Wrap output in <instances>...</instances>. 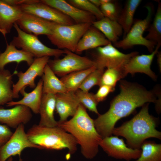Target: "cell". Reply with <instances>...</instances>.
Returning <instances> with one entry per match:
<instances>
[{
	"instance_id": "9c48e42d",
	"label": "cell",
	"mask_w": 161,
	"mask_h": 161,
	"mask_svg": "<svg viewBox=\"0 0 161 161\" xmlns=\"http://www.w3.org/2000/svg\"><path fill=\"white\" fill-rule=\"evenodd\" d=\"M138 54L139 52L137 51L128 54L122 53L110 42L96 49L93 61L97 68H114L123 69L128 61Z\"/></svg>"
},
{
	"instance_id": "44dd1931",
	"label": "cell",
	"mask_w": 161,
	"mask_h": 161,
	"mask_svg": "<svg viewBox=\"0 0 161 161\" xmlns=\"http://www.w3.org/2000/svg\"><path fill=\"white\" fill-rule=\"evenodd\" d=\"M43 81L39 80L34 89L29 93L27 92L24 88L21 90L20 93L23 96L21 100L17 101H11L6 105L8 107L21 105L29 108L34 113L38 114L43 95Z\"/></svg>"
},
{
	"instance_id": "7bdbcfd3",
	"label": "cell",
	"mask_w": 161,
	"mask_h": 161,
	"mask_svg": "<svg viewBox=\"0 0 161 161\" xmlns=\"http://www.w3.org/2000/svg\"><path fill=\"white\" fill-rule=\"evenodd\" d=\"M1 53V52H0V54Z\"/></svg>"
},
{
	"instance_id": "60d3db41",
	"label": "cell",
	"mask_w": 161,
	"mask_h": 161,
	"mask_svg": "<svg viewBox=\"0 0 161 161\" xmlns=\"http://www.w3.org/2000/svg\"><path fill=\"white\" fill-rule=\"evenodd\" d=\"M112 1L111 0H100L101 5L109 2Z\"/></svg>"
},
{
	"instance_id": "d6986e66",
	"label": "cell",
	"mask_w": 161,
	"mask_h": 161,
	"mask_svg": "<svg viewBox=\"0 0 161 161\" xmlns=\"http://www.w3.org/2000/svg\"><path fill=\"white\" fill-rule=\"evenodd\" d=\"M23 13L19 6L11 5L0 0V32L5 38Z\"/></svg>"
},
{
	"instance_id": "f35d334b",
	"label": "cell",
	"mask_w": 161,
	"mask_h": 161,
	"mask_svg": "<svg viewBox=\"0 0 161 161\" xmlns=\"http://www.w3.org/2000/svg\"><path fill=\"white\" fill-rule=\"evenodd\" d=\"M157 57V62L159 67L161 69V52L158 51L156 55Z\"/></svg>"
},
{
	"instance_id": "4316f807",
	"label": "cell",
	"mask_w": 161,
	"mask_h": 161,
	"mask_svg": "<svg viewBox=\"0 0 161 161\" xmlns=\"http://www.w3.org/2000/svg\"><path fill=\"white\" fill-rule=\"evenodd\" d=\"M13 75L7 69L0 70V107L13 101Z\"/></svg>"
},
{
	"instance_id": "30bf717a",
	"label": "cell",
	"mask_w": 161,
	"mask_h": 161,
	"mask_svg": "<svg viewBox=\"0 0 161 161\" xmlns=\"http://www.w3.org/2000/svg\"><path fill=\"white\" fill-rule=\"evenodd\" d=\"M30 148L42 149L30 140L25 131L24 125L21 124L16 129L7 141L0 147V161H6L12 156L16 155H18L21 161L22 151Z\"/></svg>"
},
{
	"instance_id": "8fae6325",
	"label": "cell",
	"mask_w": 161,
	"mask_h": 161,
	"mask_svg": "<svg viewBox=\"0 0 161 161\" xmlns=\"http://www.w3.org/2000/svg\"><path fill=\"white\" fill-rule=\"evenodd\" d=\"M49 57L35 58L32 63L24 72L15 71L18 77V80L13 85L14 98H18L19 93L22 89L28 86L34 89L36 86L35 80L37 77H42L45 68L48 64Z\"/></svg>"
},
{
	"instance_id": "7402d4cb",
	"label": "cell",
	"mask_w": 161,
	"mask_h": 161,
	"mask_svg": "<svg viewBox=\"0 0 161 161\" xmlns=\"http://www.w3.org/2000/svg\"><path fill=\"white\" fill-rule=\"evenodd\" d=\"M55 103V95L43 94L39 112L40 115L39 125L47 127L57 126L58 121L55 120L54 116Z\"/></svg>"
},
{
	"instance_id": "603a6c76",
	"label": "cell",
	"mask_w": 161,
	"mask_h": 161,
	"mask_svg": "<svg viewBox=\"0 0 161 161\" xmlns=\"http://www.w3.org/2000/svg\"><path fill=\"white\" fill-rule=\"evenodd\" d=\"M34 57L30 53L22 49H18L14 45L7 43L4 51L0 54V70L4 69L5 65L12 62L17 64L26 62L28 66L33 62Z\"/></svg>"
},
{
	"instance_id": "b9f144b4",
	"label": "cell",
	"mask_w": 161,
	"mask_h": 161,
	"mask_svg": "<svg viewBox=\"0 0 161 161\" xmlns=\"http://www.w3.org/2000/svg\"><path fill=\"white\" fill-rule=\"evenodd\" d=\"M13 161V159L12 157H10V158H9L7 160V161Z\"/></svg>"
},
{
	"instance_id": "f546056e",
	"label": "cell",
	"mask_w": 161,
	"mask_h": 161,
	"mask_svg": "<svg viewBox=\"0 0 161 161\" xmlns=\"http://www.w3.org/2000/svg\"><path fill=\"white\" fill-rule=\"evenodd\" d=\"M157 10L152 23L147 30L148 33L145 38L161 45V3L157 1Z\"/></svg>"
},
{
	"instance_id": "ffe728a7",
	"label": "cell",
	"mask_w": 161,
	"mask_h": 161,
	"mask_svg": "<svg viewBox=\"0 0 161 161\" xmlns=\"http://www.w3.org/2000/svg\"><path fill=\"white\" fill-rule=\"evenodd\" d=\"M110 43L102 32L92 25L80 39L75 52L80 54L85 50L96 49Z\"/></svg>"
},
{
	"instance_id": "d4e9b609",
	"label": "cell",
	"mask_w": 161,
	"mask_h": 161,
	"mask_svg": "<svg viewBox=\"0 0 161 161\" xmlns=\"http://www.w3.org/2000/svg\"><path fill=\"white\" fill-rule=\"evenodd\" d=\"M41 79L43 81V94L55 95L67 92L63 83L58 78L47 64L45 68Z\"/></svg>"
},
{
	"instance_id": "6da1fadb",
	"label": "cell",
	"mask_w": 161,
	"mask_h": 161,
	"mask_svg": "<svg viewBox=\"0 0 161 161\" xmlns=\"http://www.w3.org/2000/svg\"><path fill=\"white\" fill-rule=\"evenodd\" d=\"M120 87V92L111 101L109 110L94 120L95 128L102 138L112 135L118 121L137 108L149 102L156 103V107L160 106L155 93L140 85L123 80Z\"/></svg>"
},
{
	"instance_id": "ba28073f",
	"label": "cell",
	"mask_w": 161,
	"mask_h": 161,
	"mask_svg": "<svg viewBox=\"0 0 161 161\" xmlns=\"http://www.w3.org/2000/svg\"><path fill=\"white\" fill-rule=\"evenodd\" d=\"M64 50L66 55L63 58L49 59L47 64L57 76L62 77L72 72L95 66L93 60L68 50Z\"/></svg>"
},
{
	"instance_id": "1f68e13d",
	"label": "cell",
	"mask_w": 161,
	"mask_h": 161,
	"mask_svg": "<svg viewBox=\"0 0 161 161\" xmlns=\"http://www.w3.org/2000/svg\"><path fill=\"white\" fill-rule=\"evenodd\" d=\"M75 92L80 104L89 111L98 115L99 114L97 108L98 103L95 97L94 94L84 92L80 89Z\"/></svg>"
},
{
	"instance_id": "8d00e7d4",
	"label": "cell",
	"mask_w": 161,
	"mask_h": 161,
	"mask_svg": "<svg viewBox=\"0 0 161 161\" xmlns=\"http://www.w3.org/2000/svg\"><path fill=\"white\" fill-rule=\"evenodd\" d=\"M13 133L9 127L0 123V147L7 141Z\"/></svg>"
},
{
	"instance_id": "5b68a950",
	"label": "cell",
	"mask_w": 161,
	"mask_h": 161,
	"mask_svg": "<svg viewBox=\"0 0 161 161\" xmlns=\"http://www.w3.org/2000/svg\"><path fill=\"white\" fill-rule=\"evenodd\" d=\"M92 25L90 23L70 25L55 23L51 33L47 37L58 49L74 52L80 39Z\"/></svg>"
},
{
	"instance_id": "277c9868",
	"label": "cell",
	"mask_w": 161,
	"mask_h": 161,
	"mask_svg": "<svg viewBox=\"0 0 161 161\" xmlns=\"http://www.w3.org/2000/svg\"><path fill=\"white\" fill-rule=\"evenodd\" d=\"M30 140L42 149L59 150L66 148L71 154L77 150V142L69 133L57 126L47 127L34 124L27 133Z\"/></svg>"
},
{
	"instance_id": "83f0119b",
	"label": "cell",
	"mask_w": 161,
	"mask_h": 161,
	"mask_svg": "<svg viewBox=\"0 0 161 161\" xmlns=\"http://www.w3.org/2000/svg\"><path fill=\"white\" fill-rule=\"evenodd\" d=\"M94 66L85 69L74 72L61 78L67 92H75L79 88L86 77L96 69Z\"/></svg>"
},
{
	"instance_id": "5bb4252c",
	"label": "cell",
	"mask_w": 161,
	"mask_h": 161,
	"mask_svg": "<svg viewBox=\"0 0 161 161\" xmlns=\"http://www.w3.org/2000/svg\"><path fill=\"white\" fill-rule=\"evenodd\" d=\"M16 23L24 32L37 36L49 35L56 23L23 12Z\"/></svg>"
},
{
	"instance_id": "9a60e30c",
	"label": "cell",
	"mask_w": 161,
	"mask_h": 161,
	"mask_svg": "<svg viewBox=\"0 0 161 161\" xmlns=\"http://www.w3.org/2000/svg\"><path fill=\"white\" fill-rule=\"evenodd\" d=\"M161 45L157 44L154 50L149 54L137 55L131 57L124 66L123 70L126 76L130 73L133 75L136 73H143L154 80L157 77L151 69V65L154 56Z\"/></svg>"
},
{
	"instance_id": "52a82bcc",
	"label": "cell",
	"mask_w": 161,
	"mask_h": 161,
	"mask_svg": "<svg viewBox=\"0 0 161 161\" xmlns=\"http://www.w3.org/2000/svg\"><path fill=\"white\" fill-rule=\"evenodd\" d=\"M13 27L17 31V35L13 37L10 43L16 48L30 53L35 58L53 56L58 58L65 53L64 50L50 48L46 46L37 36L26 33L21 30L16 23Z\"/></svg>"
},
{
	"instance_id": "cb8c5ba5",
	"label": "cell",
	"mask_w": 161,
	"mask_h": 161,
	"mask_svg": "<svg viewBox=\"0 0 161 161\" xmlns=\"http://www.w3.org/2000/svg\"><path fill=\"white\" fill-rule=\"evenodd\" d=\"M92 25L99 30L111 43L119 40L123 32V29L117 21L104 17L92 22Z\"/></svg>"
},
{
	"instance_id": "8992f818",
	"label": "cell",
	"mask_w": 161,
	"mask_h": 161,
	"mask_svg": "<svg viewBox=\"0 0 161 161\" xmlns=\"http://www.w3.org/2000/svg\"><path fill=\"white\" fill-rule=\"evenodd\" d=\"M145 7L147 10L146 17L143 19L137 20L134 23L123 39L113 43L115 47L126 49L136 45H141L146 47L150 53L154 50L157 44L143 36L144 32L150 24L154 13V8L151 4Z\"/></svg>"
},
{
	"instance_id": "e0dca14e",
	"label": "cell",
	"mask_w": 161,
	"mask_h": 161,
	"mask_svg": "<svg viewBox=\"0 0 161 161\" xmlns=\"http://www.w3.org/2000/svg\"><path fill=\"white\" fill-rule=\"evenodd\" d=\"M40 1L53 7L71 18L75 24L92 22L96 18L92 14L83 10L64 0H41Z\"/></svg>"
},
{
	"instance_id": "7a4b0ae2",
	"label": "cell",
	"mask_w": 161,
	"mask_h": 161,
	"mask_svg": "<svg viewBox=\"0 0 161 161\" xmlns=\"http://www.w3.org/2000/svg\"><path fill=\"white\" fill-rule=\"evenodd\" d=\"M57 126L74 137L85 157L91 159L97 154L102 137L95 128L94 120L81 104L70 119L61 123L58 121Z\"/></svg>"
},
{
	"instance_id": "e575fe53",
	"label": "cell",
	"mask_w": 161,
	"mask_h": 161,
	"mask_svg": "<svg viewBox=\"0 0 161 161\" xmlns=\"http://www.w3.org/2000/svg\"><path fill=\"white\" fill-rule=\"evenodd\" d=\"M100 9L104 17L117 21L120 12L117 4L112 1L100 5Z\"/></svg>"
},
{
	"instance_id": "3957f363",
	"label": "cell",
	"mask_w": 161,
	"mask_h": 161,
	"mask_svg": "<svg viewBox=\"0 0 161 161\" xmlns=\"http://www.w3.org/2000/svg\"><path fill=\"white\" fill-rule=\"evenodd\" d=\"M149 104H144L131 119L113 130L112 134L125 138L127 145L130 148L140 149L144 142L150 138L161 139V132L156 129L158 119L149 114Z\"/></svg>"
},
{
	"instance_id": "d6a6232c",
	"label": "cell",
	"mask_w": 161,
	"mask_h": 161,
	"mask_svg": "<svg viewBox=\"0 0 161 161\" xmlns=\"http://www.w3.org/2000/svg\"><path fill=\"white\" fill-rule=\"evenodd\" d=\"M67 1L75 7L92 14L97 20L104 17L100 9L94 5L89 0H69Z\"/></svg>"
},
{
	"instance_id": "74e56055",
	"label": "cell",
	"mask_w": 161,
	"mask_h": 161,
	"mask_svg": "<svg viewBox=\"0 0 161 161\" xmlns=\"http://www.w3.org/2000/svg\"><path fill=\"white\" fill-rule=\"evenodd\" d=\"M7 4L11 5L18 6L21 4L33 3L36 0H3Z\"/></svg>"
},
{
	"instance_id": "4dcf8cb0",
	"label": "cell",
	"mask_w": 161,
	"mask_h": 161,
	"mask_svg": "<svg viewBox=\"0 0 161 161\" xmlns=\"http://www.w3.org/2000/svg\"><path fill=\"white\" fill-rule=\"evenodd\" d=\"M125 76L123 69L107 68L102 75L99 86L106 85L115 87L117 81Z\"/></svg>"
},
{
	"instance_id": "4fadbf2b",
	"label": "cell",
	"mask_w": 161,
	"mask_h": 161,
	"mask_svg": "<svg viewBox=\"0 0 161 161\" xmlns=\"http://www.w3.org/2000/svg\"><path fill=\"white\" fill-rule=\"evenodd\" d=\"M23 12L33 14L48 21L63 25L75 24L74 21L58 10L41 2L40 0L31 4L19 6Z\"/></svg>"
},
{
	"instance_id": "836d02e7",
	"label": "cell",
	"mask_w": 161,
	"mask_h": 161,
	"mask_svg": "<svg viewBox=\"0 0 161 161\" xmlns=\"http://www.w3.org/2000/svg\"><path fill=\"white\" fill-rule=\"evenodd\" d=\"M104 71V69L96 68L86 77L79 89L84 92H89L94 86H99Z\"/></svg>"
},
{
	"instance_id": "7c38bea8",
	"label": "cell",
	"mask_w": 161,
	"mask_h": 161,
	"mask_svg": "<svg viewBox=\"0 0 161 161\" xmlns=\"http://www.w3.org/2000/svg\"><path fill=\"white\" fill-rule=\"evenodd\" d=\"M103 151L109 157L127 161L137 160L141 155L140 149L128 147L123 139L112 135L102 138L99 144Z\"/></svg>"
},
{
	"instance_id": "d590c367",
	"label": "cell",
	"mask_w": 161,
	"mask_h": 161,
	"mask_svg": "<svg viewBox=\"0 0 161 161\" xmlns=\"http://www.w3.org/2000/svg\"><path fill=\"white\" fill-rule=\"evenodd\" d=\"M115 89L113 87L106 85L99 86V88L96 94H94L95 97L99 103L104 100L108 95Z\"/></svg>"
},
{
	"instance_id": "484cf974",
	"label": "cell",
	"mask_w": 161,
	"mask_h": 161,
	"mask_svg": "<svg viewBox=\"0 0 161 161\" xmlns=\"http://www.w3.org/2000/svg\"><path fill=\"white\" fill-rule=\"evenodd\" d=\"M141 1L140 0L127 1L120 13L117 21L123 29L124 36L134 23L135 12Z\"/></svg>"
},
{
	"instance_id": "ab89813d",
	"label": "cell",
	"mask_w": 161,
	"mask_h": 161,
	"mask_svg": "<svg viewBox=\"0 0 161 161\" xmlns=\"http://www.w3.org/2000/svg\"><path fill=\"white\" fill-rule=\"evenodd\" d=\"M89 1L94 5L98 8L101 5L100 0H89Z\"/></svg>"
},
{
	"instance_id": "f1b7e54d",
	"label": "cell",
	"mask_w": 161,
	"mask_h": 161,
	"mask_svg": "<svg viewBox=\"0 0 161 161\" xmlns=\"http://www.w3.org/2000/svg\"><path fill=\"white\" fill-rule=\"evenodd\" d=\"M140 157L134 161H161V144L151 141H145L140 148Z\"/></svg>"
},
{
	"instance_id": "2e32d148",
	"label": "cell",
	"mask_w": 161,
	"mask_h": 161,
	"mask_svg": "<svg viewBox=\"0 0 161 161\" xmlns=\"http://www.w3.org/2000/svg\"><path fill=\"white\" fill-rule=\"evenodd\" d=\"M14 106L9 109L0 107V123L16 129L21 124L28 123L32 115L31 110L26 106L18 105Z\"/></svg>"
},
{
	"instance_id": "ac0fdd59",
	"label": "cell",
	"mask_w": 161,
	"mask_h": 161,
	"mask_svg": "<svg viewBox=\"0 0 161 161\" xmlns=\"http://www.w3.org/2000/svg\"><path fill=\"white\" fill-rule=\"evenodd\" d=\"M55 97V110L60 117L59 122H64L74 115L80 104L75 92L57 94Z\"/></svg>"
}]
</instances>
